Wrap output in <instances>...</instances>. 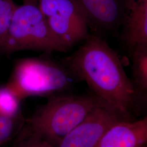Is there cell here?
I'll return each instance as SVG.
<instances>
[{"mask_svg": "<svg viewBox=\"0 0 147 147\" xmlns=\"http://www.w3.org/2000/svg\"><path fill=\"white\" fill-rule=\"evenodd\" d=\"M0 50L6 53L22 50L67 51L51 31L36 3L17 5Z\"/></svg>", "mask_w": 147, "mask_h": 147, "instance_id": "4", "label": "cell"}, {"mask_svg": "<svg viewBox=\"0 0 147 147\" xmlns=\"http://www.w3.org/2000/svg\"><path fill=\"white\" fill-rule=\"evenodd\" d=\"M132 64V84L138 100L145 97L147 90V45L136 47L130 52Z\"/></svg>", "mask_w": 147, "mask_h": 147, "instance_id": "10", "label": "cell"}, {"mask_svg": "<svg viewBox=\"0 0 147 147\" xmlns=\"http://www.w3.org/2000/svg\"><path fill=\"white\" fill-rule=\"evenodd\" d=\"M96 101L94 95H51L28 121L31 133L59 146Z\"/></svg>", "mask_w": 147, "mask_h": 147, "instance_id": "2", "label": "cell"}, {"mask_svg": "<svg viewBox=\"0 0 147 147\" xmlns=\"http://www.w3.org/2000/svg\"><path fill=\"white\" fill-rule=\"evenodd\" d=\"M16 7L13 0H0V47L8 31Z\"/></svg>", "mask_w": 147, "mask_h": 147, "instance_id": "12", "label": "cell"}, {"mask_svg": "<svg viewBox=\"0 0 147 147\" xmlns=\"http://www.w3.org/2000/svg\"><path fill=\"white\" fill-rule=\"evenodd\" d=\"M88 24L107 31L121 26L124 16L123 0H75Z\"/></svg>", "mask_w": 147, "mask_h": 147, "instance_id": "8", "label": "cell"}, {"mask_svg": "<svg viewBox=\"0 0 147 147\" xmlns=\"http://www.w3.org/2000/svg\"><path fill=\"white\" fill-rule=\"evenodd\" d=\"M63 65L85 81L99 100L125 117L138 99L117 53L101 37L89 35Z\"/></svg>", "mask_w": 147, "mask_h": 147, "instance_id": "1", "label": "cell"}, {"mask_svg": "<svg viewBox=\"0 0 147 147\" xmlns=\"http://www.w3.org/2000/svg\"><path fill=\"white\" fill-rule=\"evenodd\" d=\"M147 142V117L124 119L106 132L95 147H143Z\"/></svg>", "mask_w": 147, "mask_h": 147, "instance_id": "9", "label": "cell"}, {"mask_svg": "<svg viewBox=\"0 0 147 147\" xmlns=\"http://www.w3.org/2000/svg\"><path fill=\"white\" fill-rule=\"evenodd\" d=\"M146 147V146H144V147Z\"/></svg>", "mask_w": 147, "mask_h": 147, "instance_id": "16", "label": "cell"}, {"mask_svg": "<svg viewBox=\"0 0 147 147\" xmlns=\"http://www.w3.org/2000/svg\"><path fill=\"white\" fill-rule=\"evenodd\" d=\"M122 38L130 53L147 45V0H123Z\"/></svg>", "mask_w": 147, "mask_h": 147, "instance_id": "7", "label": "cell"}, {"mask_svg": "<svg viewBox=\"0 0 147 147\" xmlns=\"http://www.w3.org/2000/svg\"><path fill=\"white\" fill-rule=\"evenodd\" d=\"M21 99L7 84L0 86V116L18 118Z\"/></svg>", "mask_w": 147, "mask_h": 147, "instance_id": "11", "label": "cell"}, {"mask_svg": "<svg viewBox=\"0 0 147 147\" xmlns=\"http://www.w3.org/2000/svg\"><path fill=\"white\" fill-rule=\"evenodd\" d=\"M17 119L0 116V144L8 141L13 136Z\"/></svg>", "mask_w": 147, "mask_h": 147, "instance_id": "13", "label": "cell"}, {"mask_svg": "<svg viewBox=\"0 0 147 147\" xmlns=\"http://www.w3.org/2000/svg\"><path fill=\"white\" fill-rule=\"evenodd\" d=\"M24 3H36L38 4V0H22Z\"/></svg>", "mask_w": 147, "mask_h": 147, "instance_id": "15", "label": "cell"}, {"mask_svg": "<svg viewBox=\"0 0 147 147\" xmlns=\"http://www.w3.org/2000/svg\"><path fill=\"white\" fill-rule=\"evenodd\" d=\"M19 147H60L55 145L42 137L31 133L20 143Z\"/></svg>", "mask_w": 147, "mask_h": 147, "instance_id": "14", "label": "cell"}, {"mask_svg": "<svg viewBox=\"0 0 147 147\" xmlns=\"http://www.w3.org/2000/svg\"><path fill=\"white\" fill-rule=\"evenodd\" d=\"M124 118L120 113L97 98L93 109L63 138L59 146L95 147L112 126Z\"/></svg>", "mask_w": 147, "mask_h": 147, "instance_id": "6", "label": "cell"}, {"mask_svg": "<svg viewBox=\"0 0 147 147\" xmlns=\"http://www.w3.org/2000/svg\"><path fill=\"white\" fill-rule=\"evenodd\" d=\"M53 35L67 50L89 36L88 22L75 0H38Z\"/></svg>", "mask_w": 147, "mask_h": 147, "instance_id": "5", "label": "cell"}, {"mask_svg": "<svg viewBox=\"0 0 147 147\" xmlns=\"http://www.w3.org/2000/svg\"><path fill=\"white\" fill-rule=\"evenodd\" d=\"M73 75L63 64L47 58H22L14 66L7 85L21 100L53 95L69 87Z\"/></svg>", "mask_w": 147, "mask_h": 147, "instance_id": "3", "label": "cell"}]
</instances>
